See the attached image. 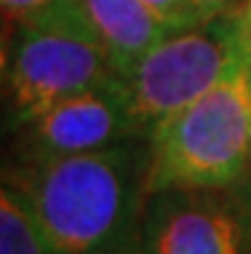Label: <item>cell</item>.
I'll use <instances>...</instances> for the list:
<instances>
[{
    "instance_id": "obj_7",
    "label": "cell",
    "mask_w": 251,
    "mask_h": 254,
    "mask_svg": "<svg viewBox=\"0 0 251 254\" xmlns=\"http://www.w3.org/2000/svg\"><path fill=\"white\" fill-rule=\"evenodd\" d=\"M77 5L118 74L172 34L141 0H77Z\"/></svg>"
},
{
    "instance_id": "obj_16",
    "label": "cell",
    "mask_w": 251,
    "mask_h": 254,
    "mask_svg": "<svg viewBox=\"0 0 251 254\" xmlns=\"http://www.w3.org/2000/svg\"><path fill=\"white\" fill-rule=\"evenodd\" d=\"M128 247H131V244H128ZM128 247H126V249H121V252H115V254H128Z\"/></svg>"
},
{
    "instance_id": "obj_9",
    "label": "cell",
    "mask_w": 251,
    "mask_h": 254,
    "mask_svg": "<svg viewBox=\"0 0 251 254\" xmlns=\"http://www.w3.org/2000/svg\"><path fill=\"white\" fill-rule=\"evenodd\" d=\"M154 16L164 23L169 31H180V28H190L195 23H202L198 10L193 8L190 0H141Z\"/></svg>"
},
{
    "instance_id": "obj_12",
    "label": "cell",
    "mask_w": 251,
    "mask_h": 254,
    "mask_svg": "<svg viewBox=\"0 0 251 254\" xmlns=\"http://www.w3.org/2000/svg\"><path fill=\"white\" fill-rule=\"evenodd\" d=\"M128 254H159L156 252V244H154V234L149 229V223H146V216H144V223H141V231L139 236L131 242L128 247Z\"/></svg>"
},
{
    "instance_id": "obj_5",
    "label": "cell",
    "mask_w": 251,
    "mask_h": 254,
    "mask_svg": "<svg viewBox=\"0 0 251 254\" xmlns=\"http://www.w3.org/2000/svg\"><path fill=\"white\" fill-rule=\"evenodd\" d=\"M131 139H146L131 108L121 74L90 90L69 95L16 124L13 162L98 152Z\"/></svg>"
},
{
    "instance_id": "obj_3",
    "label": "cell",
    "mask_w": 251,
    "mask_h": 254,
    "mask_svg": "<svg viewBox=\"0 0 251 254\" xmlns=\"http://www.w3.org/2000/svg\"><path fill=\"white\" fill-rule=\"evenodd\" d=\"M115 74L77 0H59L13 23L5 47V95L13 126Z\"/></svg>"
},
{
    "instance_id": "obj_8",
    "label": "cell",
    "mask_w": 251,
    "mask_h": 254,
    "mask_svg": "<svg viewBox=\"0 0 251 254\" xmlns=\"http://www.w3.org/2000/svg\"><path fill=\"white\" fill-rule=\"evenodd\" d=\"M0 254H67L8 183L0 190Z\"/></svg>"
},
{
    "instance_id": "obj_1",
    "label": "cell",
    "mask_w": 251,
    "mask_h": 254,
    "mask_svg": "<svg viewBox=\"0 0 251 254\" xmlns=\"http://www.w3.org/2000/svg\"><path fill=\"white\" fill-rule=\"evenodd\" d=\"M149 141L98 152L10 162L13 185L67 254H115L141 231L149 205Z\"/></svg>"
},
{
    "instance_id": "obj_6",
    "label": "cell",
    "mask_w": 251,
    "mask_h": 254,
    "mask_svg": "<svg viewBox=\"0 0 251 254\" xmlns=\"http://www.w3.org/2000/svg\"><path fill=\"white\" fill-rule=\"evenodd\" d=\"M208 190L154 192L146 223L159 254H244V223Z\"/></svg>"
},
{
    "instance_id": "obj_15",
    "label": "cell",
    "mask_w": 251,
    "mask_h": 254,
    "mask_svg": "<svg viewBox=\"0 0 251 254\" xmlns=\"http://www.w3.org/2000/svg\"><path fill=\"white\" fill-rule=\"evenodd\" d=\"M246 185H251V146H249V167H246Z\"/></svg>"
},
{
    "instance_id": "obj_14",
    "label": "cell",
    "mask_w": 251,
    "mask_h": 254,
    "mask_svg": "<svg viewBox=\"0 0 251 254\" xmlns=\"http://www.w3.org/2000/svg\"><path fill=\"white\" fill-rule=\"evenodd\" d=\"M249 192H251V185H246ZM244 223V254H251V198H249V205H246V216L241 218Z\"/></svg>"
},
{
    "instance_id": "obj_13",
    "label": "cell",
    "mask_w": 251,
    "mask_h": 254,
    "mask_svg": "<svg viewBox=\"0 0 251 254\" xmlns=\"http://www.w3.org/2000/svg\"><path fill=\"white\" fill-rule=\"evenodd\" d=\"M239 23H241V41H244V49H246V57L251 62V0L239 8Z\"/></svg>"
},
{
    "instance_id": "obj_2",
    "label": "cell",
    "mask_w": 251,
    "mask_h": 254,
    "mask_svg": "<svg viewBox=\"0 0 251 254\" xmlns=\"http://www.w3.org/2000/svg\"><path fill=\"white\" fill-rule=\"evenodd\" d=\"M149 195L218 190L246 177L251 146V62L239 59L223 80L149 133Z\"/></svg>"
},
{
    "instance_id": "obj_4",
    "label": "cell",
    "mask_w": 251,
    "mask_h": 254,
    "mask_svg": "<svg viewBox=\"0 0 251 254\" xmlns=\"http://www.w3.org/2000/svg\"><path fill=\"white\" fill-rule=\"evenodd\" d=\"M244 57L239 10L167 34L121 74L141 133L149 139L156 124L205 95Z\"/></svg>"
},
{
    "instance_id": "obj_11",
    "label": "cell",
    "mask_w": 251,
    "mask_h": 254,
    "mask_svg": "<svg viewBox=\"0 0 251 254\" xmlns=\"http://www.w3.org/2000/svg\"><path fill=\"white\" fill-rule=\"evenodd\" d=\"M190 3H193V8L198 10V16L202 21H208L215 16H223V13L239 10L246 0H190Z\"/></svg>"
},
{
    "instance_id": "obj_10",
    "label": "cell",
    "mask_w": 251,
    "mask_h": 254,
    "mask_svg": "<svg viewBox=\"0 0 251 254\" xmlns=\"http://www.w3.org/2000/svg\"><path fill=\"white\" fill-rule=\"evenodd\" d=\"M59 0H0L3 5V18L5 23H18V21H26L36 16V13L51 8Z\"/></svg>"
}]
</instances>
